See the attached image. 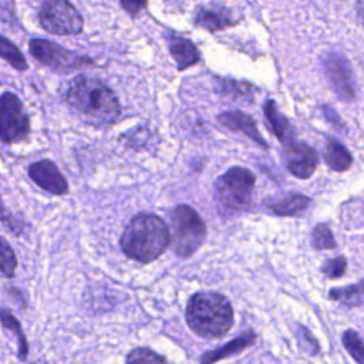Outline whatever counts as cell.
Masks as SVG:
<instances>
[{
    "instance_id": "obj_1",
    "label": "cell",
    "mask_w": 364,
    "mask_h": 364,
    "mask_svg": "<svg viewBox=\"0 0 364 364\" xmlns=\"http://www.w3.org/2000/svg\"><path fill=\"white\" fill-rule=\"evenodd\" d=\"M64 98L78 117L94 127H108L121 114L115 94L94 77L77 75L70 81Z\"/></svg>"
},
{
    "instance_id": "obj_2",
    "label": "cell",
    "mask_w": 364,
    "mask_h": 364,
    "mask_svg": "<svg viewBox=\"0 0 364 364\" xmlns=\"http://www.w3.org/2000/svg\"><path fill=\"white\" fill-rule=\"evenodd\" d=\"M171 242L168 225L156 215L139 213L129 220L121 236L122 252L136 262L159 257Z\"/></svg>"
},
{
    "instance_id": "obj_3",
    "label": "cell",
    "mask_w": 364,
    "mask_h": 364,
    "mask_svg": "<svg viewBox=\"0 0 364 364\" xmlns=\"http://www.w3.org/2000/svg\"><path fill=\"white\" fill-rule=\"evenodd\" d=\"M186 323L198 336L215 338L225 336L233 326V310L228 299L219 293L200 291L186 306Z\"/></svg>"
},
{
    "instance_id": "obj_4",
    "label": "cell",
    "mask_w": 364,
    "mask_h": 364,
    "mask_svg": "<svg viewBox=\"0 0 364 364\" xmlns=\"http://www.w3.org/2000/svg\"><path fill=\"white\" fill-rule=\"evenodd\" d=\"M255 175L242 166L228 169L215 182V200L225 213H235L249 208L255 186Z\"/></svg>"
},
{
    "instance_id": "obj_5",
    "label": "cell",
    "mask_w": 364,
    "mask_h": 364,
    "mask_svg": "<svg viewBox=\"0 0 364 364\" xmlns=\"http://www.w3.org/2000/svg\"><path fill=\"white\" fill-rule=\"evenodd\" d=\"M171 242L175 253L181 257L193 255L206 237V226L202 218L188 205L176 206L171 215Z\"/></svg>"
},
{
    "instance_id": "obj_6",
    "label": "cell",
    "mask_w": 364,
    "mask_h": 364,
    "mask_svg": "<svg viewBox=\"0 0 364 364\" xmlns=\"http://www.w3.org/2000/svg\"><path fill=\"white\" fill-rule=\"evenodd\" d=\"M40 24L51 34L71 36L82 30V17L68 0H44L40 13Z\"/></svg>"
},
{
    "instance_id": "obj_7",
    "label": "cell",
    "mask_w": 364,
    "mask_h": 364,
    "mask_svg": "<svg viewBox=\"0 0 364 364\" xmlns=\"http://www.w3.org/2000/svg\"><path fill=\"white\" fill-rule=\"evenodd\" d=\"M28 48L31 55L40 61L43 65L51 68L58 73H68L84 65L92 64V60L78 55L57 43L44 40V38H33L28 43Z\"/></svg>"
},
{
    "instance_id": "obj_8",
    "label": "cell",
    "mask_w": 364,
    "mask_h": 364,
    "mask_svg": "<svg viewBox=\"0 0 364 364\" xmlns=\"http://www.w3.org/2000/svg\"><path fill=\"white\" fill-rule=\"evenodd\" d=\"M28 115L23 109L20 98L13 92L0 95V141L17 142L28 135Z\"/></svg>"
},
{
    "instance_id": "obj_9",
    "label": "cell",
    "mask_w": 364,
    "mask_h": 364,
    "mask_svg": "<svg viewBox=\"0 0 364 364\" xmlns=\"http://www.w3.org/2000/svg\"><path fill=\"white\" fill-rule=\"evenodd\" d=\"M321 63L328 84L337 97L344 101H353L355 97L354 77L347 58L338 53H328L323 57Z\"/></svg>"
},
{
    "instance_id": "obj_10",
    "label": "cell",
    "mask_w": 364,
    "mask_h": 364,
    "mask_svg": "<svg viewBox=\"0 0 364 364\" xmlns=\"http://www.w3.org/2000/svg\"><path fill=\"white\" fill-rule=\"evenodd\" d=\"M283 162L293 176L307 179L317 168V155L310 145L304 142H294L293 145L284 148Z\"/></svg>"
},
{
    "instance_id": "obj_11",
    "label": "cell",
    "mask_w": 364,
    "mask_h": 364,
    "mask_svg": "<svg viewBox=\"0 0 364 364\" xmlns=\"http://www.w3.org/2000/svg\"><path fill=\"white\" fill-rule=\"evenodd\" d=\"M30 178L44 191L53 195H65L68 192V183L57 165L48 159H41L30 165Z\"/></svg>"
},
{
    "instance_id": "obj_12",
    "label": "cell",
    "mask_w": 364,
    "mask_h": 364,
    "mask_svg": "<svg viewBox=\"0 0 364 364\" xmlns=\"http://www.w3.org/2000/svg\"><path fill=\"white\" fill-rule=\"evenodd\" d=\"M263 114L267 127L274 134V136L280 141V144L287 148L296 142V132L289 119L279 112L277 105L273 100H267L263 105Z\"/></svg>"
},
{
    "instance_id": "obj_13",
    "label": "cell",
    "mask_w": 364,
    "mask_h": 364,
    "mask_svg": "<svg viewBox=\"0 0 364 364\" xmlns=\"http://www.w3.org/2000/svg\"><path fill=\"white\" fill-rule=\"evenodd\" d=\"M193 20L199 27L209 31L222 30L228 26L235 24L230 11L223 4H218V3L199 6L195 10Z\"/></svg>"
},
{
    "instance_id": "obj_14",
    "label": "cell",
    "mask_w": 364,
    "mask_h": 364,
    "mask_svg": "<svg viewBox=\"0 0 364 364\" xmlns=\"http://www.w3.org/2000/svg\"><path fill=\"white\" fill-rule=\"evenodd\" d=\"M218 119H219V124L223 125L225 128H228L230 131L242 132L247 138H250L253 142H256L259 146H262L264 149L267 148V144L263 139V136L260 135L256 122L247 114H245L242 111H229V112L220 114L218 117Z\"/></svg>"
},
{
    "instance_id": "obj_15",
    "label": "cell",
    "mask_w": 364,
    "mask_h": 364,
    "mask_svg": "<svg viewBox=\"0 0 364 364\" xmlns=\"http://www.w3.org/2000/svg\"><path fill=\"white\" fill-rule=\"evenodd\" d=\"M255 341H256V334L252 330H247V331L242 333L239 337L229 341L228 344H225L219 348L206 351L200 357V364H215L216 361H219L222 358H226V357H230L233 354L243 351L245 348L250 347Z\"/></svg>"
},
{
    "instance_id": "obj_16",
    "label": "cell",
    "mask_w": 364,
    "mask_h": 364,
    "mask_svg": "<svg viewBox=\"0 0 364 364\" xmlns=\"http://www.w3.org/2000/svg\"><path fill=\"white\" fill-rule=\"evenodd\" d=\"M310 203V198L300 193H282L267 199V208L279 216H294L301 213Z\"/></svg>"
},
{
    "instance_id": "obj_17",
    "label": "cell",
    "mask_w": 364,
    "mask_h": 364,
    "mask_svg": "<svg viewBox=\"0 0 364 364\" xmlns=\"http://www.w3.org/2000/svg\"><path fill=\"white\" fill-rule=\"evenodd\" d=\"M169 51L179 71H183L199 61V53L195 44L185 37L172 36L169 38Z\"/></svg>"
},
{
    "instance_id": "obj_18",
    "label": "cell",
    "mask_w": 364,
    "mask_h": 364,
    "mask_svg": "<svg viewBox=\"0 0 364 364\" xmlns=\"http://www.w3.org/2000/svg\"><path fill=\"white\" fill-rule=\"evenodd\" d=\"M324 161L333 171L343 172L351 166L353 156L341 142L334 138H328L324 148Z\"/></svg>"
},
{
    "instance_id": "obj_19",
    "label": "cell",
    "mask_w": 364,
    "mask_h": 364,
    "mask_svg": "<svg viewBox=\"0 0 364 364\" xmlns=\"http://www.w3.org/2000/svg\"><path fill=\"white\" fill-rule=\"evenodd\" d=\"M215 90L232 100H252L253 94L257 91L253 84L236 81V80H218Z\"/></svg>"
},
{
    "instance_id": "obj_20",
    "label": "cell",
    "mask_w": 364,
    "mask_h": 364,
    "mask_svg": "<svg viewBox=\"0 0 364 364\" xmlns=\"http://www.w3.org/2000/svg\"><path fill=\"white\" fill-rule=\"evenodd\" d=\"M331 300L340 301L346 306H360L364 304V280L347 287H337L328 291Z\"/></svg>"
},
{
    "instance_id": "obj_21",
    "label": "cell",
    "mask_w": 364,
    "mask_h": 364,
    "mask_svg": "<svg viewBox=\"0 0 364 364\" xmlns=\"http://www.w3.org/2000/svg\"><path fill=\"white\" fill-rule=\"evenodd\" d=\"M0 58L6 60L17 71H26L28 64L21 51L6 37L0 34Z\"/></svg>"
},
{
    "instance_id": "obj_22",
    "label": "cell",
    "mask_w": 364,
    "mask_h": 364,
    "mask_svg": "<svg viewBox=\"0 0 364 364\" xmlns=\"http://www.w3.org/2000/svg\"><path fill=\"white\" fill-rule=\"evenodd\" d=\"M0 321H1V324L6 328H9V330H11L14 333V336H16V338L18 341V357L21 360H24L27 357V353H28V344H27V340H26V336H24V333L21 330L20 323L6 309H0Z\"/></svg>"
},
{
    "instance_id": "obj_23",
    "label": "cell",
    "mask_w": 364,
    "mask_h": 364,
    "mask_svg": "<svg viewBox=\"0 0 364 364\" xmlns=\"http://www.w3.org/2000/svg\"><path fill=\"white\" fill-rule=\"evenodd\" d=\"M343 346L348 351V354L357 361V364H364V343L357 331L346 330L343 333Z\"/></svg>"
},
{
    "instance_id": "obj_24",
    "label": "cell",
    "mask_w": 364,
    "mask_h": 364,
    "mask_svg": "<svg viewBox=\"0 0 364 364\" xmlns=\"http://www.w3.org/2000/svg\"><path fill=\"white\" fill-rule=\"evenodd\" d=\"M17 267L16 255L7 240L0 237V272L6 277H13Z\"/></svg>"
},
{
    "instance_id": "obj_25",
    "label": "cell",
    "mask_w": 364,
    "mask_h": 364,
    "mask_svg": "<svg viewBox=\"0 0 364 364\" xmlns=\"http://www.w3.org/2000/svg\"><path fill=\"white\" fill-rule=\"evenodd\" d=\"M311 245L314 249H334L337 246L328 225L320 223L313 229Z\"/></svg>"
},
{
    "instance_id": "obj_26",
    "label": "cell",
    "mask_w": 364,
    "mask_h": 364,
    "mask_svg": "<svg viewBox=\"0 0 364 364\" xmlns=\"http://www.w3.org/2000/svg\"><path fill=\"white\" fill-rule=\"evenodd\" d=\"M127 364H166L165 358L149 348H135L127 357Z\"/></svg>"
},
{
    "instance_id": "obj_27",
    "label": "cell",
    "mask_w": 364,
    "mask_h": 364,
    "mask_svg": "<svg viewBox=\"0 0 364 364\" xmlns=\"http://www.w3.org/2000/svg\"><path fill=\"white\" fill-rule=\"evenodd\" d=\"M346 267H347L346 257L338 256V257H334V259H330L326 262V264L323 266V273L330 279H337L344 274Z\"/></svg>"
},
{
    "instance_id": "obj_28",
    "label": "cell",
    "mask_w": 364,
    "mask_h": 364,
    "mask_svg": "<svg viewBox=\"0 0 364 364\" xmlns=\"http://www.w3.org/2000/svg\"><path fill=\"white\" fill-rule=\"evenodd\" d=\"M297 338H299V343H300V347L307 351L309 354H317L320 351V346L318 343L316 341V338L311 336V333L299 326V330H297Z\"/></svg>"
},
{
    "instance_id": "obj_29",
    "label": "cell",
    "mask_w": 364,
    "mask_h": 364,
    "mask_svg": "<svg viewBox=\"0 0 364 364\" xmlns=\"http://www.w3.org/2000/svg\"><path fill=\"white\" fill-rule=\"evenodd\" d=\"M323 114L326 117V119L330 122V125L338 131H346V124L341 119V117L334 111L333 107L330 105H323Z\"/></svg>"
},
{
    "instance_id": "obj_30",
    "label": "cell",
    "mask_w": 364,
    "mask_h": 364,
    "mask_svg": "<svg viewBox=\"0 0 364 364\" xmlns=\"http://www.w3.org/2000/svg\"><path fill=\"white\" fill-rule=\"evenodd\" d=\"M119 3L131 17H135L146 6V0H119Z\"/></svg>"
},
{
    "instance_id": "obj_31",
    "label": "cell",
    "mask_w": 364,
    "mask_h": 364,
    "mask_svg": "<svg viewBox=\"0 0 364 364\" xmlns=\"http://www.w3.org/2000/svg\"><path fill=\"white\" fill-rule=\"evenodd\" d=\"M0 219L3 220V223L4 225H7L13 232H18V223L17 222H14L10 216H7V213H6V210L3 209V206H1V200H0Z\"/></svg>"
},
{
    "instance_id": "obj_32",
    "label": "cell",
    "mask_w": 364,
    "mask_h": 364,
    "mask_svg": "<svg viewBox=\"0 0 364 364\" xmlns=\"http://www.w3.org/2000/svg\"><path fill=\"white\" fill-rule=\"evenodd\" d=\"M357 16H358L361 24L364 26V0L357 1Z\"/></svg>"
}]
</instances>
